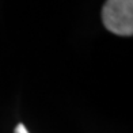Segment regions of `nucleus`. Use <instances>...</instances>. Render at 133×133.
<instances>
[{"instance_id":"2","label":"nucleus","mask_w":133,"mask_h":133,"mask_svg":"<svg viewBox=\"0 0 133 133\" xmlns=\"http://www.w3.org/2000/svg\"><path fill=\"white\" fill-rule=\"evenodd\" d=\"M14 133H29V130L26 129V126L23 124H18L15 130H14Z\"/></svg>"},{"instance_id":"1","label":"nucleus","mask_w":133,"mask_h":133,"mask_svg":"<svg viewBox=\"0 0 133 133\" xmlns=\"http://www.w3.org/2000/svg\"><path fill=\"white\" fill-rule=\"evenodd\" d=\"M102 22L110 33L130 37L133 34V0H106L102 7Z\"/></svg>"}]
</instances>
